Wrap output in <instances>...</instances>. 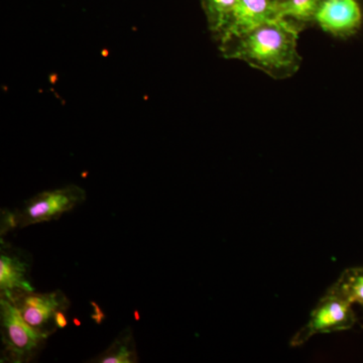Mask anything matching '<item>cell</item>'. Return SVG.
<instances>
[{
  "mask_svg": "<svg viewBox=\"0 0 363 363\" xmlns=\"http://www.w3.org/2000/svg\"><path fill=\"white\" fill-rule=\"evenodd\" d=\"M301 32L290 21L277 18L222 38L219 49L224 58L241 60L269 77L281 80L292 77L300 69L302 57L297 43Z\"/></svg>",
  "mask_w": 363,
  "mask_h": 363,
  "instance_id": "obj_1",
  "label": "cell"
},
{
  "mask_svg": "<svg viewBox=\"0 0 363 363\" xmlns=\"http://www.w3.org/2000/svg\"><path fill=\"white\" fill-rule=\"evenodd\" d=\"M0 326L4 362H30L48 338L23 319L14 303L4 298H0Z\"/></svg>",
  "mask_w": 363,
  "mask_h": 363,
  "instance_id": "obj_2",
  "label": "cell"
},
{
  "mask_svg": "<svg viewBox=\"0 0 363 363\" xmlns=\"http://www.w3.org/2000/svg\"><path fill=\"white\" fill-rule=\"evenodd\" d=\"M357 322L352 304L336 294L327 291L311 313L309 321L291 339L293 347L303 345L317 334L348 330Z\"/></svg>",
  "mask_w": 363,
  "mask_h": 363,
  "instance_id": "obj_3",
  "label": "cell"
},
{
  "mask_svg": "<svg viewBox=\"0 0 363 363\" xmlns=\"http://www.w3.org/2000/svg\"><path fill=\"white\" fill-rule=\"evenodd\" d=\"M84 189L70 185L56 190L45 191L28 200L16 210L18 228L58 219L66 212L85 201Z\"/></svg>",
  "mask_w": 363,
  "mask_h": 363,
  "instance_id": "obj_4",
  "label": "cell"
},
{
  "mask_svg": "<svg viewBox=\"0 0 363 363\" xmlns=\"http://www.w3.org/2000/svg\"><path fill=\"white\" fill-rule=\"evenodd\" d=\"M11 302L18 308L23 319L47 337L58 329L55 321L57 313L67 311L70 307V301L61 290L51 293H23Z\"/></svg>",
  "mask_w": 363,
  "mask_h": 363,
  "instance_id": "obj_5",
  "label": "cell"
},
{
  "mask_svg": "<svg viewBox=\"0 0 363 363\" xmlns=\"http://www.w3.org/2000/svg\"><path fill=\"white\" fill-rule=\"evenodd\" d=\"M30 255L4 242L0 247V297L13 301L20 294L35 292L30 281Z\"/></svg>",
  "mask_w": 363,
  "mask_h": 363,
  "instance_id": "obj_6",
  "label": "cell"
},
{
  "mask_svg": "<svg viewBox=\"0 0 363 363\" xmlns=\"http://www.w3.org/2000/svg\"><path fill=\"white\" fill-rule=\"evenodd\" d=\"M315 23L334 37L347 39L362 28V6L358 0H323L318 9Z\"/></svg>",
  "mask_w": 363,
  "mask_h": 363,
  "instance_id": "obj_7",
  "label": "cell"
},
{
  "mask_svg": "<svg viewBox=\"0 0 363 363\" xmlns=\"http://www.w3.org/2000/svg\"><path fill=\"white\" fill-rule=\"evenodd\" d=\"M277 18V0H238L233 21L219 40Z\"/></svg>",
  "mask_w": 363,
  "mask_h": 363,
  "instance_id": "obj_8",
  "label": "cell"
},
{
  "mask_svg": "<svg viewBox=\"0 0 363 363\" xmlns=\"http://www.w3.org/2000/svg\"><path fill=\"white\" fill-rule=\"evenodd\" d=\"M323 0H277L278 18L298 26L301 30L315 23L316 13Z\"/></svg>",
  "mask_w": 363,
  "mask_h": 363,
  "instance_id": "obj_9",
  "label": "cell"
},
{
  "mask_svg": "<svg viewBox=\"0 0 363 363\" xmlns=\"http://www.w3.org/2000/svg\"><path fill=\"white\" fill-rule=\"evenodd\" d=\"M95 363H135L138 362L135 336L130 327L124 328L104 352L92 358Z\"/></svg>",
  "mask_w": 363,
  "mask_h": 363,
  "instance_id": "obj_10",
  "label": "cell"
},
{
  "mask_svg": "<svg viewBox=\"0 0 363 363\" xmlns=\"http://www.w3.org/2000/svg\"><path fill=\"white\" fill-rule=\"evenodd\" d=\"M208 28L217 40L220 39L233 21L238 0H201Z\"/></svg>",
  "mask_w": 363,
  "mask_h": 363,
  "instance_id": "obj_11",
  "label": "cell"
},
{
  "mask_svg": "<svg viewBox=\"0 0 363 363\" xmlns=\"http://www.w3.org/2000/svg\"><path fill=\"white\" fill-rule=\"evenodd\" d=\"M328 291L363 309V267L345 269Z\"/></svg>",
  "mask_w": 363,
  "mask_h": 363,
  "instance_id": "obj_12",
  "label": "cell"
},
{
  "mask_svg": "<svg viewBox=\"0 0 363 363\" xmlns=\"http://www.w3.org/2000/svg\"><path fill=\"white\" fill-rule=\"evenodd\" d=\"M18 227L16 221V212H9L4 210V213L1 215V235L6 234L7 231Z\"/></svg>",
  "mask_w": 363,
  "mask_h": 363,
  "instance_id": "obj_13",
  "label": "cell"
},
{
  "mask_svg": "<svg viewBox=\"0 0 363 363\" xmlns=\"http://www.w3.org/2000/svg\"><path fill=\"white\" fill-rule=\"evenodd\" d=\"M55 321H56V325L57 327H58V329L65 328L67 325H68V320H67L65 311H60L57 313Z\"/></svg>",
  "mask_w": 363,
  "mask_h": 363,
  "instance_id": "obj_14",
  "label": "cell"
},
{
  "mask_svg": "<svg viewBox=\"0 0 363 363\" xmlns=\"http://www.w3.org/2000/svg\"><path fill=\"white\" fill-rule=\"evenodd\" d=\"M91 305H92L93 307L95 308V312H96V314L93 315L92 316L93 320H95V321H96L98 324L101 323L102 320L104 319V313L100 311L99 307H98V306L95 304L94 302L91 303Z\"/></svg>",
  "mask_w": 363,
  "mask_h": 363,
  "instance_id": "obj_15",
  "label": "cell"
}]
</instances>
